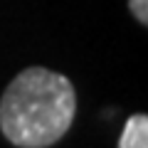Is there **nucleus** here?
I'll use <instances>...</instances> for the list:
<instances>
[{"label":"nucleus","instance_id":"f257e3e1","mask_svg":"<svg viewBox=\"0 0 148 148\" xmlns=\"http://www.w3.org/2000/svg\"><path fill=\"white\" fill-rule=\"evenodd\" d=\"M77 91L64 74L27 67L0 96V131L17 148H47L69 131Z\"/></svg>","mask_w":148,"mask_h":148},{"label":"nucleus","instance_id":"f03ea898","mask_svg":"<svg viewBox=\"0 0 148 148\" xmlns=\"http://www.w3.org/2000/svg\"><path fill=\"white\" fill-rule=\"evenodd\" d=\"M119 148H148V116L146 114H133L126 121Z\"/></svg>","mask_w":148,"mask_h":148},{"label":"nucleus","instance_id":"7ed1b4c3","mask_svg":"<svg viewBox=\"0 0 148 148\" xmlns=\"http://www.w3.org/2000/svg\"><path fill=\"white\" fill-rule=\"evenodd\" d=\"M128 8L141 25H148V0H128Z\"/></svg>","mask_w":148,"mask_h":148}]
</instances>
